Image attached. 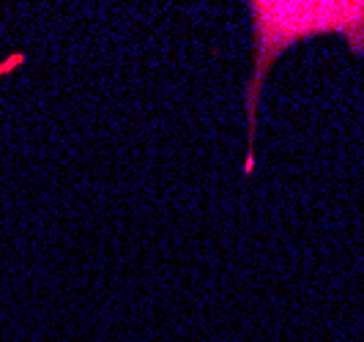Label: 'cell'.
I'll use <instances>...</instances> for the list:
<instances>
[{
	"label": "cell",
	"instance_id": "1",
	"mask_svg": "<svg viewBox=\"0 0 364 342\" xmlns=\"http://www.w3.org/2000/svg\"><path fill=\"white\" fill-rule=\"evenodd\" d=\"M252 38H255V66L244 85L247 109V156L244 173H255V134L260 93L274 60L288 47L312 36L346 38L348 50L364 58V0H250Z\"/></svg>",
	"mask_w": 364,
	"mask_h": 342
}]
</instances>
